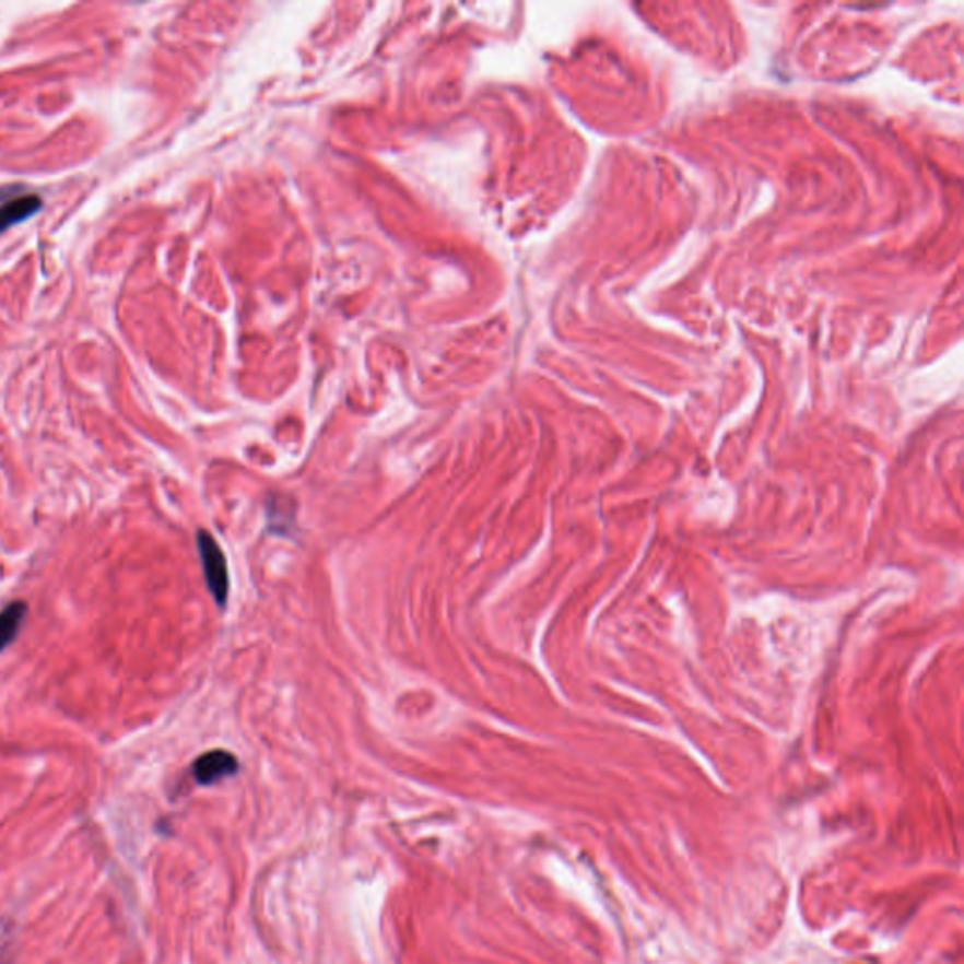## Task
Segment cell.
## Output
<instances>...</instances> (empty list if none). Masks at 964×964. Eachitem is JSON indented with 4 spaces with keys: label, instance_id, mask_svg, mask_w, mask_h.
<instances>
[{
    "label": "cell",
    "instance_id": "6da1fadb",
    "mask_svg": "<svg viewBox=\"0 0 964 964\" xmlns=\"http://www.w3.org/2000/svg\"><path fill=\"white\" fill-rule=\"evenodd\" d=\"M197 543L211 596L218 601L219 607H224L226 599H228V590H231L226 557H224L218 541L208 531H198Z\"/></svg>",
    "mask_w": 964,
    "mask_h": 964
},
{
    "label": "cell",
    "instance_id": "7a4b0ae2",
    "mask_svg": "<svg viewBox=\"0 0 964 964\" xmlns=\"http://www.w3.org/2000/svg\"><path fill=\"white\" fill-rule=\"evenodd\" d=\"M239 763L236 755L226 750H211L200 755L192 765V776L200 786H213L218 781L238 773Z\"/></svg>",
    "mask_w": 964,
    "mask_h": 964
},
{
    "label": "cell",
    "instance_id": "3957f363",
    "mask_svg": "<svg viewBox=\"0 0 964 964\" xmlns=\"http://www.w3.org/2000/svg\"><path fill=\"white\" fill-rule=\"evenodd\" d=\"M42 205L44 202L36 195L14 198L7 204L0 205V234H4L15 224L25 223L27 219L35 218L36 213L42 210Z\"/></svg>",
    "mask_w": 964,
    "mask_h": 964
},
{
    "label": "cell",
    "instance_id": "277c9868",
    "mask_svg": "<svg viewBox=\"0 0 964 964\" xmlns=\"http://www.w3.org/2000/svg\"><path fill=\"white\" fill-rule=\"evenodd\" d=\"M28 607L25 601H14L0 612V653L14 643L21 632V625L27 619Z\"/></svg>",
    "mask_w": 964,
    "mask_h": 964
}]
</instances>
